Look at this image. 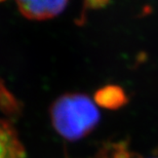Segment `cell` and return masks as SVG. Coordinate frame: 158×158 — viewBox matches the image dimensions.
Returning a JSON list of instances; mask_svg holds the SVG:
<instances>
[{"label":"cell","instance_id":"2","mask_svg":"<svg viewBox=\"0 0 158 158\" xmlns=\"http://www.w3.org/2000/svg\"><path fill=\"white\" fill-rule=\"evenodd\" d=\"M19 10L25 18L43 21L55 18L64 10L68 0H15Z\"/></svg>","mask_w":158,"mask_h":158},{"label":"cell","instance_id":"1","mask_svg":"<svg viewBox=\"0 0 158 158\" xmlns=\"http://www.w3.org/2000/svg\"><path fill=\"white\" fill-rule=\"evenodd\" d=\"M50 118L56 132L68 141L84 138L100 121V112L85 94H68L50 107Z\"/></svg>","mask_w":158,"mask_h":158},{"label":"cell","instance_id":"4","mask_svg":"<svg viewBox=\"0 0 158 158\" xmlns=\"http://www.w3.org/2000/svg\"><path fill=\"white\" fill-rule=\"evenodd\" d=\"M94 101L103 108L117 110L127 103V97L118 85H106L96 93Z\"/></svg>","mask_w":158,"mask_h":158},{"label":"cell","instance_id":"3","mask_svg":"<svg viewBox=\"0 0 158 158\" xmlns=\"http://www.w3.org/2000/svg\"><path fill=\"white\" fill-rule=\"evenodd\" d=\"M0 158H26L17 131L5 120H0Z\"/></svg>","mask_w":158,"mask_h":158},{"label":"cell","instance_id":"5","mask_svg":"<svg viewBox=\"0 0 158 158\" xmlns=\"http://www.w3.org/2000/svg\"><path fill=\"white\" fill-rule=\"evenodd\" d=\"M0 107H4L9 112H15V99L11 97V94L7 93V90L3 87V85H0Z\"/></svg>","mask_w":158,"mask_h":158},{"label":"cell","instance_id":"6","mask_svg":"<svg viewBox=\"0 0 158 158\" xmlns=\"http://www.w3.org/2000/svg\"><path fill=\"white\" fill-rule=\"evenodd\" d=\"M0 1H1V0H0Z\"/></svg>","mask_w":158,"mask_h":158}]
</instances>
